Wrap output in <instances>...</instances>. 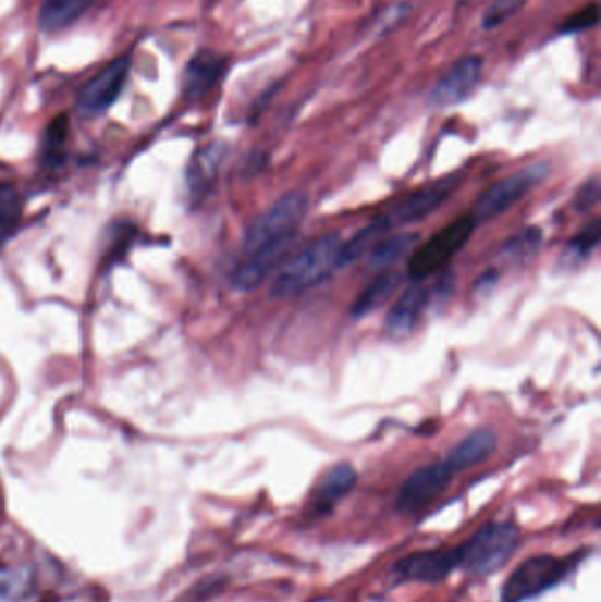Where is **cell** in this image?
Segmentation results:
<instances>
[{
  "instance_id": "cell-16",
  "label": "cell",
  "mask_w": 601,
  "mask_h": 602,
  "mask_svg": "<svg viewBox=\"0 0 601 602\" xmlns=\"http://www.w3.org/2000/svg\"><path fill=\"white\" fill-rule=\"evenodd\" d=\"M358 481V472L352 464L333 465L329 472L319 481L315 496V509L319 515L330 513L347 493H352Z\"/></svg>"
},
{
  "instance_id": "cell-12",
  "label": "cell",
  "mask_w": 601,
  "mask_h": 602,
  "mask_svg": "<svg viewBox=\"0 0 601 602\" xmlns=\"http://www.w3.org/2000/svg\"><path fill=\"white\" fill-rule=\"evenodd\" d=\"M295 244L296 233H293L258 248L256 253H250L249 258L233 273V287L242 293L255 291L273 270H278L279 265L286 259L287 254L292 253Z\"/></svg>"
},
{
  "instance_id": "cell-26",
  "label": "cell",
  "mask_w": 601,
  "mask_h": 602,
  "mask_svg": "<svg viewBox=\"0 0 601 602\" xmlns=\"http://www.w3.org/2000/svg\"><path fill=\"white\" fill-rule=\"evenodd\" d=\"M600 22V8L598 4H589L584 10L577 11L572 14L565 24L561 25V33L563 34H578L589 28L597 27Z\"/></svg>"
},
{
  "instance_id": "cell-25",
  "label": "cell",
  "mask_w": 601,
  "mask_h": 602,
  "mask_svg": "<svg viewBox=\"0 0 601 602\" xmlns=\"http://www.w3.org/2000/svg\"><path fill=\"white\" fill-rule=\"evenodd\" d=\"M526 4H528V0H494L483 14L481 27L486 30L501 27L510 19H514L515 14L520 13Z\"/></svg>"
},
{
  "instance_id": "cell-15",
  "label": "cell",
  "mask_w": 601,
  "mask_h": 602,
  "mask_svg": "<svg viewBox=\"0 0 601 602\" xmlns=\"http://www.w3.org/2000/svg\"><path fill=\"white\" fill-rule=\"evenodd\" d=\"M495 450H498L495 433L489 428H480L452 447L446 464L454 472L473 469V467H478L489 460Z\"/></svg>"
},
{
  "instance_id": "cell-10",
  "label": "cell",
  "mask_w": 601,
  "mask_h": 602,
  "mask_svg": "<svg viewBox=\"0 0 601 602\" xmlns=\"http://www.w3.org/2000/svg\"><path fill=\"white\" fill-rule=\"evenodd\" d=\"M458 569L457 552L455 548H440V550H424L409 553L395 562L393 573L404 581L415 583H441Z\"/></svg>"
},
{
  "instance_id": "cell-4",
  "label": "cell",
  "mask_w": 601,
  "mask_h": 602,
  "mask_svg": "<svg viewBox=\"0 0 601 602\" xmlns=\"http://www.w3.org/2000/svg\"><path fill=\"white\" fill-rule=\"evenodd\" d=\"M307 210H309V198L302 191L286 194L278 199L267 212L261 213L247 228L244 236L246 253H256L258 248L272 244L275 239L296 233L298 225L306 219Z\"/></svg>"
},
{
  "instance_id": "cell-9",
  "label": "cell",
  "mask_w": 601,
  "mask_h": 602,
  "mask_svg": "<svg viewBox=\"0 0 601 602\" xmlns=\"http://www.w3.org/2000/svg\"><path fill=\"white\" fill-rule=\"evenodd\" d=\"M130 67V59L121 57L108 64L101 73L96 74L79 93L76 101L79 116L96 119L107 113L108 108L116 101V97L121 96Z\"/></svg>"
},
{
  "instance_id": "cell-1",
  "label": "cell",
  "mask_w": 601,
  "mask_h": 602,
  "mask_svg": "<svg viewBox=\"0 0 601 602\" xmlns=\"http://www.w3.org/2000/svg\"><path fill=\"white\" fill-rule=\"evenodd\" d=\"M341 244L343 242L339 235L321 236L302 253L296 254L273 279L270 287L272 298H296L323 281L324 277L338 267Z\"/></svg>"
},
{
  "instance_id": "cell-3",
  "label": "cell",
  "mask_w": 601,
  "mask_h": 602,
  "mask_svg": "<svg viewBox=\"0 0 601 602\" xmlns=\"http://www.w3.org/2000/svg\"><path fill=\"white\" fill-rule=\"evenodd\" d=\"M574 556L535 555L518 564L501 589V602H526L554 589L574 569Z\"/></svg>"
},
{
  "instance_id": "cell-5",
  "label": "cell",
  "mask_w": 601,
  "mask_h": 602,
  "mask_svg": "<svg viewBox=\"0 0 601 602\" xmlns=\"http://www.w3.org/2000/svg\"><path fill=\"white\" fill-rule=\"evenodd\" d=\"M475 225L477 222L471 216L458 217L427 239L426 244H418L409 256L407 273L413 279H426L446 267V262L469 242L475 233Z\"/></svg>"
},
{
  "instance_id": "cell-20",
  "label": "cell",
  "mask_w": 601,
  "mask_h": 602,
  "mask_svg": "<svg viewBox=\"0 0 601 602\" xmlns=\"http://www.w3.org/2000/svg\"><path fill=\"white\" fill-rule=\"evenodd\" d=\"M224 157L221 145H210L196 153L189 168V187L193 193L204 194L212 187L218 179L219 165Z\"/></svg>"
},
{
  "instance_id": "cell-29",
  "label": "cell",
  "mask_w": 601,
  "mask_h": 602,
  "mask_svg": "<svg viewBox=\"0 0 601 602\" xmlns=\"http://www.w3.org/2000/svg\"><path fill=\"white\" fill-rule=\"evenodd\" d=\"M495 282H498V275H495V272H487L486 275H481L477 282L478 293H480V291L491 290V287H494Z\"/></svg>"
},
{
  "instance_id": "cell-24",
  "label": "cell",
  "mask_w": 601,
  "mask_h": 602,
  "mask_svg": "<svg viewBox=\"0 0 601 602\" xmlns=\"http://www.w3.org/2000/svg\"><path fill=\"white\" fill-rule=\"evenodd\" d=\"M22 217V199L13 187H0V247L10 238Z\"/></svg>"
},
{
  "instance_id": "cell-19",
  "label": "cell",
  "mask_w": 601,
  "mask_h": 602,
  "mask_svg": "<svg viewBox=\"0 0 601 602\" xmlns=\"http://www.w3.org/2000/svg\"><path fill=\"white\" fill-rule=\"evenodd\" d=\"M93 2L94 0H47L39 13V27L47 33L70 27Z\"/></svg>"
},
{
  "instance_id": "cell-22",
  "label": "cell",
  "mask_w": 601,
  "mask_h": 602,
  "mask_svg": "<svg viewBox=\"0 0 601 602\" xmlns=\"http://www.w3.org/2000/svg\"><path fill=\"white\" fill-rule=\"evenodd\" d=\"M541 242H543V235L538 228H528V230L520 231L517 235L503 245L501 248V256L504 261L508 262H526L540 250Z\"/></svg>"
},
{
  "instance_id": "cell-14",
  "label": "cell",
  "mask_w": 601,
  "mask_h": 602,
  "mask_svg": "<svg viewBox=\"0 0 601 602\" xmlns=\"http://www.w3.org/2000/svg\"><path fill=\"white\" fill-rule=\"evenodd\" d=\"M427 299H429V293L424 285H412L390 308L384 321L387 333L397 341L412 335L420 319L421 310L426 308Z\"/></svg>"
},
{
  "instance_id": "cell-21",
  "label": "cell",
  "mask_w": 601,
  "mask_h": 602,
  "mask_svg": "<svg viewBox=\"0 0 601 602\" xmlns=\"http://www.w3.org/2000/svg\"><path fill=\"white\" fill-rule=\"evenodd\" d=\"M389 230V224H387L383 217H381L378 221L370 222L364 230L355 233L352 238L347 239L346 244H341V248H339L338 267H349L353 262L358 261L364 254L370 253V250L376 247L381 236Z\"/></svg>"
},
{
  "instance_id": "cell-8",
  "label": "cell",
  "mask_w": 601,
  "mask_h": 602,
  "mask_svg": "<svg viewBox=\"0 0 601 602\" xmlns=\"http://www.w3.org/2000/svg\"><path fill=\"white\" fill-rule=\"evenodd\" d=\"M461 184H463V175H461V173L436 180L432 184L415 191V193L406 196L403 201L397 202V205L383 217L384 222L389 224V228H397V225L424 221L427 216L436 212L446 199L452 198L455 191L461 187Z\"/></svg>"
},
{
  "instance_id": "cell-13",
  "label": "cell",
  "mask_w": 601,
  "mask_h": 602,
  "mask_svg": "<svg viewBox=\"0 0 601 602\" xmlns=\"http://www.w3.org/2000/svg\"><path fill=\"white\" fill-rule=\"evenodd\" d=\"M228 59L212 50H201L187 62L184 71V94L187 99H201L226 73Z\"/></svg>"
},
{
  "instance_id": "cell-2",
  "label": "cell",
  "mask_w": 601,
  "mask_h": 602,
  "mask_svg": "<svg viewBox=\"0 0 601 602\" xmlns=\"http://www.w3.org/2000/svg\"><path fill=\"white\" fill-rule=\"evenodd\" d=\"M520 530L514 524H489L455 546L458 569L469 576H491L506 566L517 552Z\"/></svg>"
},
{
  "instance_id": "cell-11",
  "label": "cell",
  "mask_w": 601,
  "mask_h": 602,
  "mask_svg": "<svg viewBox=\"0 0 601 602\" xmlns=\"http://www.w3.org/2000/svg\"><path fill=\"white\" fill-rule=\"evenodd\" d=\"M481 73H483L481 57L467 56L457 60L436 83L430 93V101L441 108L461 105L475 93V88L480 83Z\"/></svg>"
},
{
  "instance_id": "cell-28",
  "label": "cell",
  "mask_w": 601,
  "mask_h": 602,
  "mask_svg": "<svg viewBox=\"0 0 601 602\" xmlns=\"http://www.w3.org/2000/svg\"><path fill=\"white\" fill-rule=\"evenodd\" d=\"M68 130H70L68 127V119L65 116H57L47 131L48 147L56 148V150L57 148H61L65 136H68Z\"/></svg>"
},
{
  "instance_id": "cell-17",
  "label": "cell",
  "mask_w": 601,
  "mask_h": 602,
  "mask_svg": "<svg viewBox=\"0 0 601 602\" xmlns=\"http://www.w3.org/2000/svg\"><path fill=\"white\" fill-rule=\"evenodd\" d=\"M404 273L398 270H384L383 273L372 279L367 284L366 290L361 291L360 295L356 296L352 307V318L361 319L375 312L376 308L387 304L398 287L403 285Z\"/></svg>"
},
{
  "instance_id": "cell-7",
  "label": "cell",
  "mask_w": 601,
  "mask_h": 602,
  "mask_svg": "<svg viewBox=\"0 0 601 602\" xmlns=\"http://www.w3.org/2000/svg\"><path fill=\"white\" fill-rule=\"evenodd\" d=\"M452 479L454 470L446 462L420 467L398 488L395 509L404 516L417 515L446 492Z\"/></svg>"
},
{
  "instance_id": "cell-23",
  "label": "cell",
  "mask_w": 601,
  "mask_h": 602,
  "mask_svg": "<svg viewBox=\"0 0 601 602\" xmlns=\"http://www.w3.org/2000/svg\"><path fill=\"white\" fill-rule=\"evenodd\" d=\"M600 238L601 224L598 219H594L574 239H569L563 254V262L568 267H577L578 262L586 261L600 244Z\"/></svg>"
},
{
  "instance_id": "cell-18",
  "label": "cell",
  "mask_w": 601,
  "mask_h": 602,
  "mask_svg": "<svg viewBox=\"0 0 601 602\" xmlns=\"http://www.w3.org/2000/svg\"><path fill=\"white\" fill-rule=\"evenodd\" d=\"M420 244L418 233H401L378 242L370 250L369 267L372 270H387L401 259L412 256L413 250Z\"/></svg>"
},
{
  "instance_id": "cell-27",
  "label": "cell",
  "mask_w": 601,
  "mask_h": 602,
  "mask_svg": "<svg viewBox=\"0 0 601 602\" xmlns=\"http://www.w3.org/2000/svg\"><path fill=\"white\" fill-rule=\"evenodd\" d=\"M600 179L591 176L578 187L577 194H575L574 207L577 208L578 212H589L600 202Z\"/></svg>"
},
{
  "instance_id": "cell-6",
  "label": "cell",
  "mask_w": 601,
  "mask_h": 602,
  "mask_svg": "<svg viewBox=\"0 0 601 602\" xmlns=\"http://www.w3.org/2000/svg\"><path fill=\"white\" fill-rule=\"evenodd\" d=\"M549 176V165L545 162L528 165L517 171L514 175L495 182L489 189L478 196L473 207L471 217L475 222H486L495 219L500 213L514 207L515 202L526 198L538 185L545 182Z\"/></svg>"
}]
</instances>
